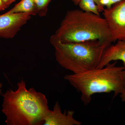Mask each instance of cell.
I'll use <instances>...</instances> for the list:
<instances>
[{
    "label": "cell",
    "instance_id": "8",
    "mask_svg": "<svg viewBox=\"0 0 125 125\" xmlns=\"http://www.w3.org/2000/svg\"><path fill=\"white\" fill-rule=\"evenodd\" d=\"M120 60L125 66V40H118L114 45H111L104 52L97 68H103L113 61Z\"/></svg>",
    "mask_w": 125,
    "mask_h": 125
},
{
    "label": "cell",
    "instance_id": "10",
    "mask_svg": "<svg viewBox=\"0 0 125 125\" xmlns=\"http://www.w3.org/2000/svg\"><path fill=\"white\" fill-rule=\"evenodd\" d=\"M78 5L83 11L100 15L98 6L94 0H80Z\"/></svg>",
    "mask_w": 125,
    "mask_h": 125
},
{
    "label": "cell",
    "instance_id": "13",
    "mask_svg": "<svg viewBox=\"0 0 125 125\" xmlns=\"http://www.w3.org/2000/svg\"><path fill=\"white\" fill-rule=\"evenodd\" d=\"M100 4L102 6H106V8H109L112 6L111 0H100Z\"/></svg>",
    "mask_w": 125,
    "mask_h": 125
},
{
    "label": "cell",
    "instance_id": "6",
    "mask_svg": "<svg viewBox=\"0 0 125 125\" xmlns=\"http://www.w3.org/2000/svg\"><path fill=\"white\" fill-rule=\"evenodd\" d=\"M31 16L23 13H9L0 15V37L14 38L22 27L31 19Z\"/></svg>",
    "mask_w": 125,
    "mask_h": 125
},
{
    "label": "cell",
    "instance_id": "18",
    "mask_svg": "<svg viewBox=\"0 0 125 125\" xmlns=\"http://www.w3.org/2000/svg\"><path fill=\"white\" fill-rule=\"evenodd\" d=\"M2 83H0V94L2 93Z\"/></svg>",
    "mask_w": 125,
    "mask_h": 125
},
{
    "label": "cell",
    "instance_id": "2",
    "mask_svg": "<svg viewBox=\"0 0 125 125\" xmlns=\"http://www.w3.org/2000/svg\"><path fill=\"white\" fill-rule=\"evenodd\" d=\"M116 64L110 62L103 68L67 75L64 79L81 93L84 105L91 102L95 94L113 92L114 98L125 91V66Z\"/></svg>",
    "mask_w": 125,
    "mask_h": 125
},
{
    "label": "cell",
    "instance_id": "4",
    "mask_svg": "<svg viewBox=\"0 0 125 125\" xmlns=\"http://www.w3.org/2000/svg\"><path fill=\"white\" fill-rule=\"evenodd\" d=\"M50 42L56 60L65 69L78 74L97 68L105 49L110 45L98 40L64 42L54 34Z\"/></svg>",
    "mask_w": 125,
    "mask_h": 125
},
{
    "label": "cell",
    "instance_id": "12",
    "mask_svg": "<svg viewBox=\"0 0 125 125\" xmlns=\"http://www.w3.org/2000/svg\"><path fill=\"white\" fill-rule=\"evenodd\" d=\"M71 0L73 2L74 5L77 6L79 4V2L80 0ZM94 0L98 6L99 12L100 13L102 12L104 10V7H103V6L101 5V4H100V0Z\"/></svg>",
    "mask_w": 125,
    "mask_h": 125
},
{
    "label": "cell",
    "instance_id": "7",
    "mask_svg": "<svg viewBox=\"0 0 125 125\" xmlns=\"http://www.w3.org/2000/svg\"><path fill=\"white\" fill-rule=\"evenodd\" d=\"M74 112H62L58 102H56L52 110H49L44 119V125H81L82 123L74 117Z\"/></svg>",
    "mask_w": 125,
    "mask_h": 125
},
{
    "label": "cell",
    "instance_id": "15",
    "mask_svg": "<svg viewBox=\"0 0 125 125\" xmlns=\"http://www.w3.org/2000/svg\"><path fill=\"white\" fill-rule=\"evenodd\" d=\"M6 9V7L4 4L2 0H0V11L4 10Z\"/></svg>",
    "mask_w": 125,
    "mask_h": 125
},
{
    "label": "cell",
    "instance_id": "9",
    "mask_svg": "<svg viewBox=\"0 0 125 125\" xmlns=\"http://www.w3.org/2000/svg\"><path fill=\"white\" fill-rule=\"evenodd\" d=\"M7 12L11 14L23 13L31 16L37 15V11L34 0H21Z\"/></svg>",
    "mask_w": 125,
    "mask_h": 125
},
{
    "label": "cell",
    "instance_id": "11",
    "mask_svg": "<svg viewBox=\"0 0 125 125\" xmlns=\"http://www.w3.org/2000/svg\"><path fill=\"white\" fill-rule=\"evenodd\" d=\"M52 0H34L37 11V15L41 17L47 14L48 6Z\"/></svg>",
    "mask_w": 125,
    "mask_h": 125
},
{
    "label": "cell",
    "instance_id": "16",
    "mask_svg": "<svg viewBox=\"0 0 125 125\" xmlns=\"http://www.w3.org/2000/svg\"><path fill=\"white\" fill-rule=\"evenodd\" d=\"M122 101L125 102V91L120 94Z\"/></svg>",
    "mask_w": 125,
    "mask_h": 125
},
{
    "label": "cell",
    "instance_id": "17",
    "mask_svg": "<svg viewBox=\"0 0 125 125\" xmlns=\"http://www.w3.org/2000/svg\"><path fill=\"white\" fill-rule=\"evenodd\" d=\"M121 0H111V4L112 6L113 5Z\"/></svg>",
    "mask_w": 125,
    "mask_h": 125
},
{
    "label": "cell",
    "instance_id": "5",
    "mask_svg": "<svg viewBox=\"0 0 125 125\" xmlns=\"http://www.w3.org/2000/svg\"><path fill=\"white\" fill-rule=\"evenodd\" d=\"M102 12L113 42L125 40V0L104 9Z\"/></svg>",
    "mask_w": 125,
    "mask_h": 125
},
{
    "label": "cell",
    "instance_id": "3",
    "mask_svg": "<svg viewBox=\"0 0 125 125\" xmlns=\"http://www.w3.org/2000/svg\"><path fill=\"white\" fill-rule=\"evenodd\" d=\"M54 34L64 42L98 40L111 45L113 42L104 18L81 10L67 11Z\"/></svg>",
    "mask_w": 125,
    "mask_h": 125
},
{
    "label": "cell",
    "instance_id": "14",
    "mask_svg": "<svg viewBox=\"0 0 125 125\" xmlns=\"http://www.w3.org/2000/svg\"><path fill=\"white\" fill-rule=\"evenodd\" d=\"M4 4L6 7L8 8L13 2H14L16 0H2Z\"/></svg>",
    "mask_w": 125,
    "mask_h": 125
},
{
    "label": "cell",
    "instance_id": "1",
    "mask_svg": "<svg viewBox=\"0 0 125 125\" xmlns=\"http://www.w3.org/2000/svg\"><path fill=\"white\" fill-rule=\"evenodd\" d=\"M15 90L3 94L2 112L7 125H43L49 110L46 96L33 88L27 89L23 80Z\"/></svg>",
    "mask_w": 125,
    "mask_h": 125
}]
</instances>
